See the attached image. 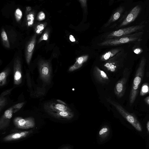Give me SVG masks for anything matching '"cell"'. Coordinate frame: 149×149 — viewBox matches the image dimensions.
Masks as SVG:
<instances>
[{
	"mask_svg": "<svg viewBox=\"0 0 149 149\" xmlns=\"http://www.w3.org/2000/svg\"><path fill=\"white\" fill-rule=\"evenodd\" d=\"M146 62V58L143 56L136 71L130 92L129 97L130 105L134 103L137 95L139 87L143 77Z\"/></svg>",
	"mask_w": 149,
	"mask_h": 149,
	"instance_id": "obj_1",
	"label": "cell"
},
{
	"mask_svg": "<svg viewBox=\"0 0 149 149\" xmlns=\"http://www.w3.org/2000/svg\"><path fill=\"white\" fill-rule=\"evenodd\" d=\"M127 53L123 49L115 56L105 61L103 67L108 72H115L123 66Z\"/></svg>",
	"mask_w": 149,
	"mask_h": 149,
	"instance_id": "obj_2",
	"label": "cell"
},
{
	"mask_svg": "<svg viewBox=\"0 0 149 149\" xmlns=\"http://www.w3.org/2000/svg\"><path fill=\"white\" fill-rule=\"evenodd\" d=\"M108 102L113 106L119 113L137 131L141 132V125L136 116L133 113L127 111L121 105L109 98H106Z\"/></svg>",
	"mask_w": 149,
	"mask_h": 149,
	"instance_id": "obj_3",
	"label": "cell"
},
{
	"mask_svg": "<svg viewBox=\"0 0 149 149\" xmlns=\"http://www.w3.org/2000/svg\"><path fill=\"white\" fill-rule=\"evenodd\" d=\"M145 26L142 24L124 28L113 31L107 35L106 39L120 37L141 31Z\"/></svg>",
	"mask_w": 149,
	"mask_h": 149,
	"instance_id": "obj_4",
	"label": "cell"
},
{
	"mask_svg": "<svg viewBox=\"0 0 149 149\" xmlns=\"http://www.w3.org/2000/svg\"><path fill=\"white\" fill-rule=\"evenodd\" d=\"M38 64L40 78L44 82L50 84L52 74V68L50 62L41 60L38 61Z\"/></svg>",
	"mask_w": 149,
	"mask_h": 149,
	"instance_id": "obj_5",
	"label": "cell"
},
{
	"mask_svg": "<svg viewBox=\"0 0 149 149\" xmlns=\"http://www.w3.org/2000/svg\"><path fill=\"white\" fill-rule=\"evenodd\" d=\"M130 70L125 68L123 72V77L116 83L114 88L115 95L119 98L123 97L126 91V84L130 74Z\"/></svg>",
	"mask_w": 149,
	"mask_h": 149,
	"instance_id": "obj_6",
	"label": "cell"
},
{
	"mask_svg": "<svg viewBox=\"0 0 149 149\" xmlns=\"http://www.w3.org/2000/svg\"><path fill=\"white\" fill-rule=\"evenodd\" d=\"M13 123L16 127L22 129L33 128L35 125L34 119L31 117L23 118L17 117L14 119Z\"/></svg>",
	"mask_w": 149,
	"mask_h": 149,
	"instance_id": "obj_7",
	"label": "cell"
},
{
	"mask_svg": "<svg viewBox=\"0 0 149 149\" xmlns=\"http://www.w3.org/2000/svg\"><path fill=\"white\" fill-rule=\"evenodd\" d=\"M141 7L137 5L133 8L125 16L124 20L120 25L122 27L128 25L133 22L141 12Z\"/></svg>",
	"mask_w": 149,
	"mask_h": 149,
	"instance_id": "obj_8",
	"label": "cell"
},
{
	"mask_svg": "<svg viewBox=\"0 0 149 149\" xmlns=\"http://www.w3.org/2000/svg\"><path fill=\"white\" fill-rule=\"evenodd\" d=\"M14 83L18 85L22 82V65L20 59L18 57L16 58L14 61L13 65Z\"/></svg>",
	"mask_w": 149,
	"mask_h": 149,
	"instance_id": "obj_9",
	"label": "cell"
},
{
	"mask_svg": "<svg viewBox=\"0 0 149 149\" xmlns=\"http://www.w3.org/2000/svg\"><path fill=\"white\" fill-rule=\"evenodd\" d=\"M44 107L47 112L59 111H72L71 109L66 105L53 102H49L45 103Z\"/></svg>",
	"mask_w": 149,
	"mask_h": 149,
	"instance_id": "obj_10",
	"label": "cell"
},
{
	"mask_svg": "<svg viewBox=\"0 0 149 149\" xmlns=\"http://www.w3.org/2000/svg\"><path fill=\"white\" fill-rule=\"evenodd\" d=\"M93 74L95 79L101 84H106L110 81L106 73L97 66H95L94 68Z\"/></svg>",
	"mask_w": 149,
	"mask_h": 149,
	"instance_id": "obj_11",
	"label": "cell"
},
{
	"mask_svg": "<svg viewBox=\"0 0 149 149\" xmlns=\"http://www.w3.org/2000/svg\"><path fill=\"white\" fill-rule=\"evenodd\" d=\"M13 113V108L11 107L6 110L0 119V129L3 130L9 125Z\"/></svg>",
	"mask_w": 149,
	"mask_h": 149,
	"instance_id": "obj_12",
	"label": "cell"
},
{
	"mask_svg": "<svg viewBox=\"0 0 149 149\" xmlns=\"http://www.w3.org/2000/svg\"><path fill=\"white\" fill-rule=\"evenodd\" d=\"M36 40V35H34L27 45L25 52V57L26 63L29 65L34 50Z\"/></svg>",
	"mask_w": 149,
	"mask_h": 149,
	"instance_id": "obj_13",
	"label": "cell"
},
{
	"mask_svg": "<svg viewBox=\"0 0 149 149\" xmlns=\"http://www.w3.org/2000/svg\"><path fill=\"white\" fill-rule=\"evenodd\" d=\"M33 132L32 130H30L13 133L5 137L3 140L4 141H9L19 139L26 137Z\"/></svg>",
	"mask_w": 149,
	"mask_h": 149,
	"instance_id": "obj_14",
	"label": "cell"
},
{
	"mask_svg": "<svg viewBox=\"0 0 149 149\" xmlns=\"http://www.w3.org/2000/svg\"><path fill=\"white\" fill-rule=\"evenodd\" d=\"M49 114L56 118L69 120L74 116V113L72 111H59L47 112Z\"/></svg>",
	"mask_w": 149,
	"mask_h": 149,
	"instance_id": "obj_15",
	"label": "cell"
},
{
	"mask_svg": "<svg viewBox=\"0 0 149 149\" xmlns=\"http://www.w3.org/2000/svg\"><path fill=\"white\" fill-rule=\"evenodd\" d=\"M88 58L87 55L81 56L77 58L74 63L69 68V71L73 72L81 68L83 64L87 61Z\"/></svg>",
	"mask_w": 149,
	"mask_h": 149,
	"instance_id": "obj_16",
	"label": "cell"
},
{
	"mask_svg": "<svg viewBox=\"0 0 149 149\" xmlns=\"http://www.w3.org/2000/svg\"><path fill=\"white\" fill-rule=\"evenodd\" d=\"M123 49L121 47L112 49L101 56L100 60L102 61H105L113 57Z\"/></svg>",
	"mask_w": 149,
	"mask_h": 149,
	"instance_id": "obj_17",
	"label": "cell"
},
{
	"mask_svg": "<svg viewBox=\"0 0 149 149\" xmlns=\"http://www.w3.org/2000/svg\"><path fill=\"white\" fill-rule=\"evenodd\" d=\"M125 10L124 7L121 6L119 7L113 15L111 19L107 23L108 25L111 22L116 21L118 20L121 14Z\"/></svg>",
	"mask_w": 149,
	"mask_h": 149,
	"instance_id": "obj_18",
	"label": "cell"
},
{
	"mask_svg": "<svg viewBox=\"0 0 149 149\" xmlns=\"http://www.w3.org/2000/svg\"><path fill=\"white\" fill-rule=\"evenodd\" d=\"M10 72V69L8 68L1 73L0 74V86H3L6 84V78Z\"/></svg>",
	"mask_w": 149,
	"mask_h": 149,
	"instance_id": "obj_19",
	"label": "cell"
},
{
	"mask_svg": "<svg viewBox=\"0 0 149 149\" xmlns=\"http://www.w3.org/2000/svg\"><path fill=\"white\" fill-rule=\"evenodd\" d=\"M110 132V129L107 125L103 126L100 130L99 136L101 139L103 140L106 139L108 136Z\"/></svg>",
	"mask_w": 149,
	"mask_h": 149,
	"instance_id": "obj_20",
	"label": "cell"
},
{
	"mask_svg": "<svg viewBox=\"0 0 149 149\" xmlns=\"http://www.w3.org/2000/svg\"><path fill=\"white\" fill-rule=\"evenodd\" d=\"M1 37L4 46L7 48L10 47V45L6 33L3 29H2L1 32Z\"/></svg>",
	"mask_w": 149,
	"mask_h": 149,
	"instance_id": "obj_21",
	"label": "cell"
},
{
	"mask_svg": "<svg viewBox=\"0 0 149 149\" xmlns=\"http://www.w3.org/2000/svg\"><path fill=\"white\" fill-rule=\"evenodd\" d=\"M149 93V84L145 83L143 84L140 92V95L144 96Z\"/></svg>",
	"mask_w": 149,
	"mask_h": 149,
	"instance_id": "obj_22",
	"label": "cell"
},
{
	"mask_svg": "<svg viewBox=\"0 0 149 149\" xmlns=\"http://www.w3.org/2000/svg\"><path fill=\"white\" fill-rule=\"evenodd\" d=\"M140 41L135 42V44L133 46L132 49L134 52L136 54H139L143 52V50L140 46Z\"/></svg>",
	"mask_w": 149,
	"mask_h": 149,
	"instance_id": "obj_23",
	"label": "cell"
},
{
	"mask_svg": "<svg viewBox=\"0 0 149 149\" xmlns=\"http://www.w3.org/2000/svg\"><path fill=\"white\" fill-rule=\"evenodd\" d=\"M27 23L28 26H31L33 24L34 20V15L33 13H30L26 16Z\"/></svg>",
	"mask_w": 149,
	"mask_h": 149,
	"instance_id": "obj_24",
	"label": "cell"
},
{
	"mask_svg": "<svg viewBox=\"0 0 149 149\" xmlns=\"http://www.w3.org/2000/svg\"><path fill=\"white\" fill-rule=\"evenodd\" d=\"M49 30L48 29H46L39 39L38 43L40 42L43 40H47L49 38Z\"/></svg>",
	"mask_w": 149,
	"mask_h": 149,
	"instance_id": "obj_25",
	"label": "cell"
},
{
	"mask_svg": "<svg viewBox=\"0 0 149 149\" xmlns=\"http://www.w3.org/2000/svg\"><path fill=\"white\" fill-rule=\"evenodd\" d=\"M15 15L16 20L17 22L19 21L21 19L22 14L21 10L19 8H18L16 10Z\"/></svg>",
	"mask_w": 149,
	"mask_h": 149,
	"instance_id": "obj_26",
	"label": "cell"
},
{
	"mask_svg": "<svg viewBox=\"0 0 149 149\" xmlns=\"http://www.w3.org/2000/svg\"><path fill=\"white\" fill-rule=\"evenodd\" d=\"M7 100L5 97H0V111L7 104Z\"/></svg>",
	"mask_w": 149,
	"mask_h": 149,
	"instance_id": "obj_27",
	"label": "cell"
},
{
	"mask_svg": "<svg viewBox=\"0 0 149 149\" xmlns=\"http://www.w3.org/2000/svg\"><path fill=\"white\" fill-rule=\"evenodd\" d=\"M46 24V23H44V24H41L38 25L36 27V33L37 34L41 33L42 31L44 30Z\"/></svg>",
	"mask_w": 149,
	"mask_h": 149,
	"instance_id": "obj_28",
	"label": "cell"
},
{
	"mask_svg": "<svg viewBox=\"0 0 149 149\" xmlns=\"http://www.w3.org/2000/svg\"><path fill=\"white\" fill-rule=\"evenodd\" d=\"M24 104V102L20 103L12 107L13 108V113H15L18 111L22 107Z\"/></svg>",
	"mask_w": 149,
	"mask_h": 149,
	"instance_id": "obj_29",
	"label": "cell"
},
{
	"mask_svg": "<svg viewBox=\"0 0 149 149\" xmlns=\"http://www.w3.org/2000/svg\"><path fill=\"white\" fill-rule=\"evenodd\" d=\"M45 14L43 11H40L38 14L37 16V19L39 21H41L45 19Z\"/></svg>",
	"mask_w": 149,
	"mask_h": 149,
	"instance_id": "obj_30",
	"label": "cell"
},
{
	"mask_svg": "<svg viewBox=\"0 0 149 149\" xmlns=\"http://www.w3.org/2000/svg\"><path fill=\"white\" fill-rule=\"evenodd\" d=\"M12 90V89H10L6 90L5 91L1 93L0 95V97H3L4 95H5L10 93Z\"/></svg>",
	"mask_w": 149,
	"mask_h": 149,
	"instance_id": "obj_31",
	"label": "cell"
},
{
	"mask_svg": "<svg viewBox=\"0 0 149 149\" xmlns=\"http://www.w3.org/2000/svg\"><path fill=\"white\" fill-rule=\"evenodd\" d=\"M69 39L70 41L72 42H74L75 41V39L74 36L72 35L69 36Z\"/></svg>",
	"mask_w": 149,
	"mask_h": 149,
	"instance_id": "obj_32",
	"label": "cell"
},
{
	"mask_svg": "<svg viewBox=\"0 0 149 149\" xmlns=\"http://www.w3.org/2000/svg\"><path fill=\"white\" fill-rule=\"evenodd\" d=\"M145 102L148 105H149V96L144 99Z\"/></svg>",
	"mask_w": 149,
	"mask_h": 149,
	"instance_id": "obj_33",
	"label": "cell"
},
{
	"mask_svg": "<svg viewBox=\"0 0 149 149\" xmlns=\"http://www.w3.org/2000/svg\"><path fill=\"white\" fill-rule=\"evenodd\" d=\"M57 101L59 104H63L65 105H66V104L63 101H62L61 100H57Z\"/></svg>",
	"mask_w": 149,
	"mask_h": 149,
	"instance_id": "obj_34",
	"label": "cell"
},
{
	"mask_svg": "<svg viewBox=\"0 0 149 149\" xmlns=\"http://www.w3.org/2000/svg\"><path fill=\"white\" fill-rule=\"evenodd\" d=\"M147 128L148 130V131L149 133V121H148L147 124Z\"/></svg>",
	"mask_w": 149,
	"mask_h": 149,
	"instance_id": "obj_35",
	"label": "cell"
},
{
	"mask_svg": "<svg viewBox=\"0 0 149 149\" xmlns=\"http://www.w3.org/2000/svg\"><path fill=\"white\" fill-rule=\"evenodd\" d=\"M31 8L30 7L28 6L26 8V10L28 12L30 11L31 10Z\"/></svg>",
	"mask_w": 149,
	"mask_h": 149,
	"instance_id": "obj_36",
	"label": "cell"
},
{
	"mask_svg": "<svg viewBox=\"0 0 149 149\" xmlns=\"http://www.w3.org/2000/svg\"><path fill=\"white\" fill-rule=\"evenodd\" d=\"M61 149H71V148L69 146H66L63 147Z\"/></svg>",
	"mask_w": 149,
	"mask_h": 149,
	"instance_id": "obj_37",
	"label": "cell"
}]
</instances>
